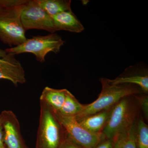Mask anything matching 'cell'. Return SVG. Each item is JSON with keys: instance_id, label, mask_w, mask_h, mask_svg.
I'll return each mask as SVG.
<instances>
[{"instance_id": "1", "label": "cell", "mask_w": 148, "mask_h": 148, "mask_svg": "<svg viewBox=\"0 0 148 148\" xmlns=\"http://www.w3.org/2000/svg\"><path fill=\"white\" fill-rule=\"evenodd\" d=\"M101 82L102 91L98 99L90 104L84 106L81 112L75 116L76 119L108 110L123 98L141 92L140 89L132 84L114 85L110 84L108 79L105 78H101Z\"/></svg>"}, {"instance_id": "2", "label": "cell", "mask_w": 148, "mask_h": 148, "mask_svg": "<svg viewBox=\"0 0 148 148\" xmlns=\"http://www.w3.org/2000/svg\"><path fill=\"white\" fill-rule=\"evenodd\" d=\"M131 96L123 98L112 108L108 120L102 131L103 138L114 139L134 124L138 109Z\"/></svg>"}, {"instance_id": "3", "label": "cell", "mask_w": 148, "mask_h": 148, "mask_svg": "<svg viewBox=\"0 0 148 148\" xmlns=\"http://www.w3.org/2000/svg\"><path fill=\"white\" fill-rule=\"evenodd\" d=\"M40 106L36 148H61L64 128L49 106L41 101Z\"/></svg>"}, {"instance_id": "4", "label": "cell", "mask_w": 148, "mask_h": 148, "mask_svg": "<svg viewBox=\"0 0 148 148\" xmlns=\"http://www.w3.org/2000/svg\"><path fill=\"white\" fill-rule=\"evenodd\" d=\"M24 4L4 8L0 12V40L10 47L21 45L27 39L21 19Z\"/></svg>"}, {"instance_id": "5", "label": "cell", "mask_w": 148, "mask_h": 148, "mask_svg": "<svg viewBox=\"0 0 148 148\" xmlns=\"http://www.w3.org/2000/svg\"><path fill=\"white\" fill-rule=\"evenodd\" d=\"M64 41L60 36L51 34L45 36H36L27 39L21 45L7 49V53L13 55L24 53H33L37 61L41 63L45 61V57L50 52L57 53L64 45Z\"/></svg>"}, {"instance_id": "6", "label": "cell", "mask_w": 148, "mask_h": 148, "mask_svg": "<svg viewBox=\"0 0 148 148\" xmlns=\"http://www.w3.org/2000/svg\"><path fill=\"white\" fill-rule=\"evenodd\" d=\"M53 111L67 138L78 146L84 148H95L104 139L102 133H93L86 129L75 116L63 115Z\"/></svg>"}, {"instance_id": "7", "label": "cell", "mask_w": 148, "mask_h": 148, "mask_svg": "<svg viewBox=\"0 0 148 148\" xmlns=\"http://www.w3.org/2000/svg\"><path fill=\"white\" fill-rule=\"evenodd\" d=\"M21 19L26 30H44L53 34L56 32L52 17L37 4L35 0L27 1L23 6Z\"/></svg>"}, {"instance_id": "8", "label": "cell", "mask_w": 148, "mask_h": 148, "mask_svg": "<svg viewBox=\"0 0 148 148\" xmlns=\"http://www.w3.org/2000/svg\"><path fill=\"white\" fill-rule=\"evenodd\" d=\"M3 140L6 148H25L19 122L11 111H4Z\"/></svg>"}, {"instance_id": "9", "label": "cell", "mask_w": 148, "mask_h": 148, "mask_svg": "<svg viewBox=\"0 0 148 148\" xmlns=\"http://www.w3.org/2000/svg\"><path fill=\"white\" fill-rule=\"evenodd\" d=\"M0 79L8 80L16 86L26 82L24 69L12 53H7L0 63Z\"/></svg>"}, {"instance_id": "10", "label": "cell", "mask_w": 148, "mask_h": 148, "mask_svg": "<svg viewBox=\"0 0 148 148\" xmlns=\"http://www.w3.org/2000/svg\"><path fill=\"white\" fill-rule=\"evenodd\" d=\"M56 31L64 30L73 33H81L84 27L72 10L64 12L52 16Z\"/></svg>"}, {"instance_id": "11", "label": "cell", "mask_w": 148, "mask_h": 148, "mask_svg": "<svg viewBox=\"0 0 148 148\" xmlns=\"http://www.w3.org/2000/svg\"><path fill=\"white\" fill-rule=\"evenodd\" d=\"M112 108L83 117L77 121L89 132L96 134L101 133L108 120Z\"/></svg>"}, {"instance_id": "12", "label": "cell", "mask_w": 148, "mask_h": 148, "mask_svg": "<svg viewBox=\"0 0 148 148\" xmlns=\"http://www.w3.org/2000/svg\"><path fill=\"white\" fill-rule=\"evenodd\" d=\"M69 91L66 89H56L46 86L42 92L40 101L55 112H59L66 101Z\"/></svg>"}, {"instance_id": "13", "label": "cell", "mask_w": 148, "mask_h": 148, "mask_svg": "<svg viewBox=\"0 0 148 148\" xmlns=\"http://www.w3.org/2000/svg\"><path fill=\"white\" fill-rule=\"evenodd\" d=\"M35 1L51 17L61 12L71 10L70 0H35Z\"/></svg>"}, {"instance_id": "14", "label": "cell", "mask_w": 148, "mask_h": 148, "mask_svg": "<svg viewBox=\"0 0 148 148\" xmlns=\"http://www.w3.org/2000/svg\"><path fill=\"white\" fill-rule=\"evenodd\" d=\"M110 84L117 85L119 84H135L140 88L143 92L148 91L147 75H136L118 77L114 79H108Z\"/></svg>"}, {"instance_id": "15", "label": "cell", "mask_w": 148, "mask_h": 148, "mask_svg": "<svg viewBox=\"0 0 148 148\" xmlns=\"http://www.w3.org/2000/svg\"><path fill=\"white\" fill-rule=\"evenodd\" d=\"M113 148H137L135 124L118 134L114 139Z\"/></svg>"}, {"instance_id": "16", "label": "cell", "mask_w": 148, "mask_h": 148, "mask_svg": "<svg viewBox=\"0 0 148 148\" xmlns=\"http://www.w3.org/2000/svg\"><path fill=\"white\" fill-rule=\"evenodd\" d=\"M83 108L84 105L81 104L69 91L64 105L57 112L64 116H75L81 112Z\"/></svg>"}, {"instance_id": "17", "label": "cell", "mask_w": 148, "mask_h": 148, "mask_svg": "<svg viewBox=\"0 0 148 148\" xmlns=\"http://www.w3.org/2000/svg\"><path fill=\"white\" fill-rule=\"evenodd\" d=\"M136 143L138 148H148V125L142 119L136 127Z\"/></svg>"}, {"instance_id": "18", "label": "cell", "mask_w": 148, "mask_h": 148, "mask_svg": "<svg viewBox=\"0 0 148 148\" xmlns=\"http://www.w3.org/2000/svg\"><path fill=\"white\" fill-rule=\"evenodd\" d=\"M25 0H0V6L4 8L21 5L26 2Z\"/></svg>"}, {"instance_id": "19", "label": "cell", "mask_w": 148, "mask_h": 148, "mask_svg": "<svg viewBox=\"0 0 148 148\" xmlns=\"http://www.w3.org/2000/svg\"><path fill=\"white\" fill-rule=\"evenodd\" d=\"M114 143V139L104 138L95 148H113Z\"/></svg>"}, {"instance_id": "20", "label": "cell", "mask_w": 148, "mask_h": 148, "mask_svg": "<svg viewBox=\"0 0 148 148\" xmlns=\"http://www.w3.org/2000/svg\"><path fill=\"white\" fill-rule=\"evenodd\" d=\"M3 113L2 112L0 114V148H6L3 140Z\"/></svg>"}, {"instance_id": "21", "label": "cell", "mask_w": 148, "mask_h": 148, "mask_svg": "<svg viewBox=\"0 0 148 148\" xmlns=\"http://www.w3.org/2000/svg\"><path fill=\"white\" fill-rule=\"evenodd\" d=\"M61 148H81L79 146L76 145L73 143L69 138H66V140L64 141V143L61 146Z\"/></svg>"}, {"instance_id": "22", "label": "cell", "mask_w": 148, "mask_h": 148, "mask_svg": "<svg viewBox=\"0 0 148 148\" xmlns=\"http://www.w3.org/2000/svg\"><path fill=\"white\" fill-rule=\"evenodd\" d=\"M141 101V106L145 115L148 117V100L147 97L143 98Z\"/></svg>"}, {"instance_id": "23", "label": "cell", "mask_w": 148, "mask_h": 148, "mask_svg": "<svg viewBox=\"0 0 148 148\" xmlns=\"http://www.w3.org/2000/svg\"><path fill=\"white\" fill-rule=\"evenodd\" d=\"M7 54V52L5 50H3L0 49V63L3 61V58L6 56Z\"/></svg>"}, {"instance_id": "24", "label": "cell", "mask_w": 148, "mask_h": 148, "mask_svg": "<svg viewBox=\"0 0 148 148\" xmlns=\"http://www.w3.org/2000/svg\"><path fill=\"white\" fill-rule=\"evenodd\" d=\"M4 8L2 6H0V12H1Z\"/></svg>"}]
</instances>
